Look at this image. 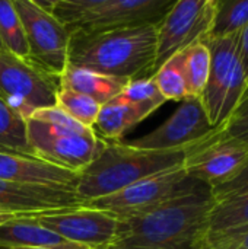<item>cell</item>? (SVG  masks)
Here are the masks:
<instances>
[{
    "mask_svg": "<svg viewBox=\"0 0 248 249\" xmlns=\"http://www.w3.org/2000/svg\"><path fill=\"white\" fill-rule=\"evenodd\" d=\"M0 152L32 155L26 139L25 120L0 98Z\"/></svg>",
    "mask_w": 248,
    "mask_h": 249,
    "instance_id": "22",
    "label": "cell"
},
{
    "mask_svg": "<svg viewBox=\"0 0 248 249\" xmlns=\"http://www.w3.org/2000/svg\"><path fill=\"white\" fill-rule=\"evenodd\" d=\"M0 48H1V45H0Z\"/></svg>",
    "mask_w": 248,
    "mask_h": 249,
    "instance_id": "35",
    "label": "cell"
},
{
    "mask_svg": "<svg viewBox=\"0 0 248 249\" xmlns=\"http://www.w3.org/2000/svg\"><path fill=\"white\" fill-rule=\"evenodd\" d=\"M183 51L165 61L152 76L159 93L167 101H184L189 98L187 83L183 67Z\"/></svg>",
    "mask_w": 248,
    "mask_h": 249,
    "instance_id": "24",
    "label": "cell"
},
{
    "mask_svg": "<svg viewBox=\"0 0 248 249\" xmlns=\"http://www.w3.org/2000/svg\"><path fill=\"white\" fill-rule=\"evenodd\" d=\"M58 89L57 76L0 48V98L23 120L38 109L56 107Z\"/></svg>",
    "mask_w": 248,
    "mask_h": 249,
    "instance_id": "8",
    "label": "cell"
},
{
    "mask_svg": "<svg viewBox=\"0 0 248 249\" xmlns=\"http://www.w3.org/2000/svg\"><path fill=\"white\" fill-rule=\"evenodd\" d=\"M56 105L75 121L89 128H94L101 109V105L95 102L92 98L64 89H58Z\"/></svg>",
    "mask_w": 248,
    "mask_h": 249,
    "instance_id": "25",
    "label": "cell"
},
{
    "mask_svg": "<svg viewBox=\"0 0 248 249\" xmlns=\"http://www.w3.org/2000/svg\"><path fill=\"white\" fill-rule=\"evenodd\" d=\"M129 82V79L105 76L70 64H66L60 74V89L86 95L101 107L117 98Z\"/></svg>",
    "mask_w": 248,
    "mask_h": 249,
    "instance_id": "16",
    "label": "cell"
},
{
    "mask_svg": "<svg viewBox=\"0 0 248 249\" xmlns=\"http://www.w3.org/2000/svg\"><path fill=\"white\" fill-rule=\"evenodd\" d=\"M0 179L76 193L80 174L56 166L32 155L0 152Z\"/></svg>",
    "mask_w": 248,
    "mask_h": 249,
    "instance_id": "14",
    "label": "cell"
},
{
    "mask_svg": "<svg viewBox=\"0 0 248 249\" xmlns=\"http://www.w3.org/2000/svg\"><path fill=\"white\" fill-rule=\"evenodd\" d=\"M37 222L61 238L89 249H111L118 231L115 216L85 206L39 214Z\"/></svg>",
    "mask_w": 248,
    "mask_h": 249,
    "instance_id": "13",
    "label": "cell"
},
{
    "mask_svg": "<svg viewBox=\"0 0 248 249\" xmlns=\"http://www.w3.org/2000/svg\"><path fill=\"white\" fill-rule=\"evenodd\" d=\"M0 45L16 57L29 58L25 29L12 0H0Z\"/></svg>",
    "mask_w": 248,
    "mask_h": 249,
    "instance_id": "21",
    "label": "cell"
},
{
    "mask_svg": "<svg viewBox=\"0 0 248 249\" xmlns=\"http://www.w3.org/2000/svg\"><path fill=\"white\" fill-rule=\"evenodd\" d=\"M203 41L210 51V71L200 101L209 123L221 127L244 98L248 77L238 55V34Z\"/></svg>",
    "mask_w": 248,
    "mask_h": 249,
    "instance_id": "6",
    "label": "cell"
},
{
    "mask_svg": "<svg viewBox=\"0 0 248 249\" xmlns=\"http://www.w3.org/2000/svg\"><path fill=\"white\" fill-rule=\"evenodd\" d=\"M111 249H117V248H111Z\"/></svg>",
    "mask_w": 248,
    "mask_h": 249,
    "instance_id": "34",
    "label": "cell"
},
{
    "mask_svg": "<svg viewBox=\"0 0 248 249\" xmlns=\"http://www.w3.org/2000/svg\"><path fill=\"white\" fill-rule=\"evenodd\" d=\"M0 249H35V248H26V247H0Z\"/></svg>",
    "mask_w": 248,
    "mask_h": 249,
    "instance_id": "32",
    "label": "cell"
},
{
    "mask_svg": "<svg viewBox=\"0 0 248 249\" xmlns=\"http://www.w3.org/2000/svg\"><path fill=\"white\" fill-rule=\"evenodd\" d=\"M183 67L189 96L202 98L210 71V51L205 41H199L183 51Z\"/></svg>",
    "mask_w": 248,
    "mask_h": 249,
    "instance_id": "20",
    "label": "cell"
},
{
    "mask_svg": "<svg viewBox=\"0 0 248 249\" xmlns=\"http://www.w3.org/2000/svg\"><path fill=\"white\" fill-rule=\"evenodd\" d=\"M117 101L132 104L136 107H142L152 114L167 102V99L159 93L155 82L152 77L149 79H137V80H130L127 86L123 89V92L114 98Z\"/></svg>",
    "mask_w": 248,
    "mask_h": 249,
    "instance_id": "26",
    "label": "cell"
},
{
    "mask_svg": "<svg viewBox=\"0 0 248 249\" xmlns=\"http://www.w3.org/2000/svg\"><path fill=\"white\" fill-rule=\"evenodd\" d=\"M224 134L248 143V95L237 105L231 117L221 125Z\"/></svg>",
    "mask_w": 248,
    "mask_h": 249,
    "instance_id": "28",
    "label": "cell"
},
{
    "mask_svg": "<svg viewBox=\"0 0 248 249\" xmlns=\"http://www.w3.org/2000/svg\"><path fill=\"white\" fill-rule=\"evenodd\" d=\"M39 214H23V213H15V212H7V210H1L0 209V228L12 223V222H18V220H23V219H34Z\"/></svg>",
    "mask_w": 248,
    "mask_h": 249,
    "instance_id": "31",
    "label": "cell"
},
{
    "mask_svg": "<svg viewBox=\"0 0 248 249\" xmlns=\"http://www.w3.org/2000/svg\"><path fill=\"white\" fill-rule=\"evenodd\" d=\"M38 217V216H37ZM34 219H23L0 228V247H26L35 249H89L73 244L56 232L41 226Z\"/></svg>",
    "mask_w": 248,
    "mask_h": 249,
    "instance_id": "17",
    "label": "cell"
},
{
    "mask_svg": "<svg viewBox=\"0 0 248 249\" xmlns=\"http://www.w3.org/2000/svg\"><path fill=\"white\" fill-rule=\"evenodd\" d=\"M216 0H175L158 25L153 73L171 57L209 36Z\"/></svg>",
    "mask_w": 248,
    "mask_h": 249,
    "instance_id": "10",
    "label": "cell"
},
{
    "mask_svg": "<svg viewBox=\"0 0 248 249\" xmlns=\"http://www.w3.org/2000/svg\"><path fill=\"white\" fill-rule=\"evenodd\" d=\"M197 249H248V225L205 233Z\"/></svg>",
    "mask_w": 248,
    "mask_h": 249,
    "instance_id": "27",
    "label": "cell"
},
{
    "mask_svg": "<svg viewBox=\"0 0 248 249\" xmlns=\"http://www.w3.org/2000/svg\"><path fill=\"white\" fill-rule=\"evenodd\" d=\"M158 25L70 32L67 64L129 80L153 76Z\"/></svg>",
    "mask_w": 248,
    "mask_h": 249,
    "instance_id": "1",
    "label": "cell"
},
{
    "mask_svg": "<svg viewBox=\"0 0 248 249\" xmlns=\"http://www.w3.org/2000/svg\"><path fill=\"white\" fill-rule=\"evenodd\" d=\"M22 20L29 60L57 76L67 64L70 32L39 0H12Z\"/></svg>",
    "mask_w": 248,
    "mask_h": 249,
    "instance_id": "9",
    "label": "cell"
},
{
    "mask_svg": "<svg viewBox=\"0 0 248 249\" xmlns=\"http://www.w3.org/2000/svg\"><path fill=\"white\" fill-rule=\"evenodd\" d=\"M151 114V111L142 107L113 99L101 107L94 130L105 142H120Z\"/></svg>",
    "mask_w": 248,
    "mask_h": 249,
    "instance_id": "18",
    "label": "cell"
},
{
    "mask_svg": "<svg viewBox=\"0 0 248 249\" xmlns=\"http://www.w3.org/2000/svg\"><path fill=\"white\" fill-rule=\"evenodd\" d=\"M248 25V0H216V12L210 38L240 34Z\"/></svg>",
    "mask_w": 248,
    "mask_h": 249,
    "instance_id": "23",
    "label": "cell"
},
{
    "mask_svg": "<svg viewBox=\"0 0 248 249\" xmlns=\"http://www.w3.org/2000/svg\"><path fill=\"white\" fill-rule=\"evenodd\" d=\"M202 193H210V188L191 178L184 168H180L145 178L115 194L86 201L82 206L107 212L121 220L148 212L167 201Z\"/></svg>",
    "mask_w": 248,
    "mask_h": 249,
    "instance_id": "7",
    "label": "cell"
},
{
    "mask_svg": "<svg viewBox=\"0 0 248 249\" xmlns=\"http://www.w3.org/2000/svg\"><path fill=\"white\" fill-rule=\"evenodd\" d=\"M215 128L218 127H213L209 123L200 98L189 96L181 101L178 108L164 124L127 144L136 149L155 152L186 150L206 139Z\"/></svg>",
    "mask_w": 248,
    "mask_h": 249,
    "instance_id": "12",
    "label": "cell"
},
{
    "mask_svg": "<svg viewBox=\"0 0 248 249\" xmlns=\"http://www.w3.org/2000/svg\"><path fill=\"white\" fill-rule=\"evenodd\" d=\"M248 225V188L221 198H213V206L208 216L206 233Z\"/></svg>",
    "mask_w": 248,
    "mask_h": 249,
    "instance_id": "19",
    "label": "cell"
},
{
    "mask_svg": "<svg viewBox=\"0 0 248 249\" xmlns=\"http://www.w3.org/2000/svg\"><path fill=\"white\" fill-rule=\"evenodd\" d=\"M246 188H248V160L234 178H231L228 182L210 190V193H212L213 198H221L224 196H229V194H234V193L246 190Z\"/></svg>",
    "mask_w": 248,
    "mask_h": 249,
    "instance_id": "29",
    "label": "cell"
},
{
    "mask_svg": "<svg viewBox=\"0 0 248 249\" xmlns=\"http://www.w3.org/2000/svg\"><path fill=\"white\" fill-rule=\"evenodd\" d=\"M238 55L248 77V25L238 34Z\"/></svg>",
    "mask_w": 248,
    "mask_h": 249,
    "instance_id": "30",
    "label": "cell"
},
{
    "mask_svg": "<svg viewBox=\"0 0 248 249\" xmlns=\"http://www.w3.org/2000/svg\"><path fill=\"white\" fill-rule=\"evenodd\" d=\"M69 32L159 25L175 0H39Z\"/></svg>",
    "mask_w": 248,
    "mask_h": 249,
    "instance_id": "5",
    "label": "cell"
},
{
    "mask_svg": "<svg viewBox=\"0 0 248 249\" xmlns=\"http://www.w3.org/2000/svg\"><path fill=\"white\" fill-rule=\"evenodd\" d=\"M82 206L75 191L0 179V209L23 214H45Z\"/></svg>",
    "mask_w": 248,
    "mask_h": 249,
    "instance_id": "15",
    "label": "cell"
},
{
    "mask_svg": "<svg viewBox=\"0 0 248 249\" xmlns=\"http://www.w3.org/2000/svg\"><path fill=\"white\" fill-rule=\"evenodd\" d=\"M246 95H248V88H247V92H246ZM246 95H244V96H246Z\"/></svg>",
    "mask_w": 248,
    "mask_h": 249,
    "instance_id": "33",
    "label": "cell"
},
{
    "mask_svg": "<svg viewBox=\"0 0 248 249\" xmlns=\"http://www.w3.org/2000/svg\"><path fill=\"white\" fill-rule=\"evenodd\" d=\"M212 206V193H202L121 219L113 248L197 249L206 233Z\"/></svg>",
    "mask_w": 248,
    "mask_h": 249,
    "instance_id": "2",
    "label": "cell"
},
{
    "mask_svg": "<svg viewBox=\"0 0 248 249\" xmlns=\"http://www.w3.org/2000/svg\"><path fill=\"white\" fill-rule=\"evenodd\" d=\"M186 150L155 152L107 142L101 155L80 174L76 196L83 203L115 194L145 178L184 166Z\"/></svg>",
    "mask_w": 248,
    "mask_h": 249,
    "instance_id": "3",
    "label": "cell"
},
{
    "mask_svg": "<svg viewBox=\"0 0 248 249\" xmlns=\"http://www.w3.org/2000/svg\"><path fill=\"white\" fill-rule=\"evenodd\" d=\"M25 128L34 156L79 174L107 146L94 128L79 124L57 105L35 111L25 120Z\"/></svg>",
    "mask_w": 248,
    "mask_h": 249,
    "instance_id": "4",
    "label": "cell"
},
{
    "mask_svg": "<svg viewBox=\"0 0 248 249\" xmlns=\"http://www.w3.org/2000/svg\"><path fill=\"white\" fill-rule=\"evenodd\" d=\"M248 160V143L215 128L202 142L186 149L184 171L210 190L234 178Z\"/></svg>",
    "mask_w": 248,
    "mask_h": 249,
    "instance_id": "11",
    "label": "cell"
}]
</instances>
